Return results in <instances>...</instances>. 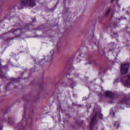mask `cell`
I'll return each instance as SVG.
<instances>
[{
  "label": "cell",
  "instance_id": "6da1fadb",
  "mask_svg": "<svg viewBox=\"0 0 130 130\" xmlns=\"http://www.w3.org/2000/svg\"><path fill=\"white\" fill-rule=\"evenodd\" d=\"M22 4L26 7H33L36 5V3L33 0H25L22 2Z\"/></svg>",
  "mask_w": 130,
  "mask_h": 130
},
{
  "label": "cell",
  "instance_id": "7a4b0ae2",
  "mask_svg": "<svg viewBox=\"0 0 130 130\" xmlns=\"http://www.w3.org/2000/svg\"><path fill=\"white\" fill-rule=\"evenodd\" d=\"M129 64L128 63H123L121 65V72L122 74H125L127 73L129 70Z\"/></svg>",
  "mask_w": 130,
  "mask_h": 130
},
{
  "label": "cell",
  "instance_id": "3957f363",
  "mask_svg": "<svg viewBox=\"0 0 130 130\" xmlns=\"http://www.w3.org/2000/svg\"><path fill=\"white\" fill-rule=\"evenodd\" d=\"M124 84L126 86H130V74L124 77L122 80Z\"/></svg>",
  "mask_w": 130,
  "mask_h": 130
},
{
  "label": "cell",
  "instance_id": "277c9868",
  "mask_svg": "<svg viewBox=\"0 0 130 130\" xmlns=\"http://www.w3.org/2000/svg\"><path fill=\"white\" fill-rule=\"evenodd\" d=\"M105 95L108 97H112L114 96L113 93L110 91H107L105 92Z\"/></svg>",
  "mask_w": 130,
  "mask_h": 130
}]
</instances>
